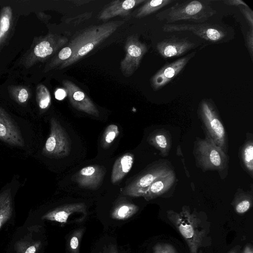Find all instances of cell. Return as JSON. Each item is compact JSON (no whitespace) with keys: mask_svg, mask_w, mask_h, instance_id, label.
Masks as SVG:
<instances>
[{"mask_svg":"<svg viewBox=\"0 0 253 253\" xmlns=\"http://www.w3.org/2000/svg\"><path fill=\"white\" fill-rule=\"evenodd\" d=\"M124 23V21H111L82 30L61 48L55 59L54 64H61L60 69L75 64Z\"/></svg>","mask_w":253,"mask_h":253,"instance_id":"cell-1","label":"cell"},{"mask_svg":"<svg viewBox=\"0 0 253 253\" xmlns=\"http://www.w3.org/2000/svg\"><path fill=\"white\" fill-rule=\"evenodd\" d=\"M211 0H178L169 7L159 12L157 19L171 24L185 20L201 23L216 13L211 6Z\"/></svg>","mask_w":253,"mask_h":253,"instance_id":"cell-2","label":"cell"},{"mask_svg":"<svg viewBox=\"0 0 253 253\" xmlns=\"http://www.w3.org/2000/svg\"><path fill=\"white\" fill-rule=\"evenodd\" d=\"M167 217L186 241L190 253H198L206 232L201 228L198 217L184 207L179 212L172 210L167 211Z\"/></svg>","mask_w":253,"mask_h":253,"instance_id":"cell-3","label":"cell"},{"mask_svg":"<svg viewBox=\"0 0 253 253\" xmlns=\"http://www.w3.org/2000/svg\"><path fill=\"white\" fill-rule=\"evenodd\" d=\"M194 155L197 164L205 170H216L221 173L228 167L225 153L207 135L205 139L196 140Z\"/></svg>","mask_w":253,"mask_h":253,"instance_id":"cell-4","label":"cell"},{"mask_svg":"<svg viewBox=\"0 0 253 253\" xmlns=\"http://www.w3.org/2000/svg\"><path fill=\"white\" fill-rule=\"evenodd\" d=\"M173 172L172 168L168 162L164 160L158 162L126 186L123 193L130 197H142L155 181Z\"/></svg>","mask_w":253,"mask_h":253,"instance_id":"cell-5","label":"cell"},{"mask_svg":"<svg viewBox=\"0 0 253 253\" xmlns=\"http://www.w3.org/2000/svg\"><path fill=\"white\" fill-rule=\"evenodd\" d=\"M199 113L206 126V134L225 153L227 150L225 131L212 103L207 100H203L199 105Z\"/></svg>","mask_w":253,"mask_h":253,"instance_id":"cell-6","label":"cell"},{"mask_svg":"<svg viewBox=\"0 0 253 253\" xmlns=\"http://www.w3.org/2000/svg\"><path fill=\"white\" fill-rule=\"evenodd\" d=\"M50 133L42 149V154L52 158L68 156L71 149V140L58 121L52 118L50 121Z\"/></svg>","mask_w":253,"mask_h":253,"instance_id":"cell-7","label":"cell"},{"mask_svg":"<svg viewBox=\"0 0 253 253\" xmlns=\"http://www.w3.org/2000/svg\"><path fill=\"white\" fill-rule=\"evenodd\" d=\"M163 30L166 32L189 31L212 43L220 42L227 36L225 28L208 23L166 24L163 26Z\"/></svg>","mask_w":253,"mask_h":253,"instance_id":"cell-8","label":"cell"},{"mask_svg":"<svg viewBox=\"0 0 253 253\" xmlns=\"http://www.w3.org/2000/svg\"><path fill=\"white\" fill-rule=\"evenodd\" d=\"M125 49L126 54L120 62V70L125 77H129L139 67L143 56L147 51V47L136 36L131 35L127 38Z\"/></svg>","mask_w":253,"mask_h":253,"instance_id":"cell-9","label":"cell"},{"mask_svg":"<svg viewBox=\"0 0 253 253\" xmlns=\"http://www.w3.org/2000/svg\"><path fill=\"white\" fill-rule=\"evenodd\" d=\"M195 53V51H193L163 66L151 79V84L153 89L159 90L168 84L182 70Z\"/></svg>","mask_w":253,"mask_h":253,"instance_id":"cell-10","label":"cell"},{"mask_svg":"<svg viewBox=\"0 0 253 253\" xmlns=\"http://www.w3.org/2000/svg\"><path fill=\"white\" fill-rule=\"evenodd\" d=\"M62 84L72 105L87 114L98 117L99 112L91 100L72 82L64 80Z\"/></svg>","mask_w":253,"mask_h":253,"instance_id":"cell-11","label":"cell"},{"mask_svg":"<svg viewBox=\"0 0 253 253\" xmlns=\"http://www.w3.org/2000/svg\"><path fill=\"white\" fill-rule=\"evenodd\" d=\"M106 173L103 166L92 165L85 167L73 176V180L83 188L96 190L101 185Z\"/></svg>","mask_w":253,"mask_h":253,"instance_id":"cell-12","label":"cell"},{"mask_svg":"<svg viewBox=\"0 0 253 253\" xmlns=\"http://www.w3.org/2000/svg\"><path fill=\"white\" fill-rule=\"evenodd\" d=\"M0 140L15 146L24 147L25 142L16 123L0 107Z\"/></svg>","mask_w":253,"mask_h":253,"instance_id":"cell-13","label":"cell"},{"mask_svg":"<svg viewBox=\"0 0 253 253\" xmlns=\"http://www.w3.org/2000/svg\"><path fill=\"white\" fill-rule=\"evenodd\" d=\"M77 214L86 215V206L84 203L62 205L50 211L42 216V219L57 222L62 225L74 222L73 215Z\"/></svg>","mask_w":253,"mask_h":253,"instance_id":"cell-14","label":"cell"},{"mask_svg":"<svg viewBox=\"0 0 253 253\" xmlns=\"http://www.w3.org/2000/svg\"><path fill=\"white\" fill-rule=\"evenodd\" d=\"M197 45L186 38H169L159 42L156 49L163 57L168 58L183 55Z\"/></svg>","mask_w":253,"mask_h":253,"instance_id":"cell-15","label":"cell"},{"mask_svg":"<svg viewBox=\"0 0 253 253\" xmlns=\"http://www.w3.org/2000/svg\"><path fill=\"white\" fill-rule=\"evenodd\" d=\"M146 0H115L110 2L100 12L98 18L106 21L116 16L128 18L132 9Z\"/></svg>","mask_w":253,"mask_h":253,"instance_id":"cell-16","label":"cell"},{"mask_svg":"<svg viewBox=\"0 0 253 253\" xmlns=\"http://www.w3.org/2000/svg\"><path fill=\"white\" fill-rule=\"evenodd\" d=\"M175 181L174 172L155 181L144 193L142 196L146 200L155 199L166 193Z\"/></svg>","mask_w":253,"mask_h":253,"instance_id":"cell-17","label":"cell"},{"mask_svg":"<svg viewBox=\"0 0 253 253\" xmlns=\"http://www.w3.org/2000/svg\"><path fill=\"white\" fill-rule=\"evenodd\" d=\"M134 162L132 154L127 153L115 161L112 171L111 182L115 184L121 181L130 171Z\"/></svg>","mask_w":253,"mask_h":253,"instance_id":"cell-18","label":"cell"},{"mask_svg":"<svg viewBox=\"0 0 253 253\" xmlns=\"http://www.w3.org/2000/svg\"><path fill=\"white\" fill-rule=\"evenodd\" d=\"M173 0H146L133 13V17L141 18L154 13L170 3Z\"/></svg>","mask_w":253,"mask_h":253,"instance_id":"cell-19","label":"cell"},{"mask_svg":"<svg viewBox=\"0 0 253 253\" xmlns=\"http://www.w3.org/2000/svg\"><path fill=\"white\" fill-rule=\"evenodd\" d=\"M138 210V207L134 204L123 202L116 205L111 212V216L114 219L126 220L135 214Z\"/></svg>","mask_w":253,"mask_h":253,"instance_id":"cell-20","label":"cell"},{"mask_svg":"<svg viewBox=\"0 0 253 253\" xmlns=\"http://www.w3.org/2000/svg\"><path fill=\"white\" fill-rule=\"evenodd\" d=\"M150 142L158 149L164 156L167 155L170 148L169 137L162 131L153 133L149 139Z\"/></svg>","mask_w":253,"mask_h":253,"instance_id":"cell-21","label":"cell"},{"mask_svg":"<svg viewBox=\"0 0 253 253\" xmlns=\"http://www.w3.org/2000/svg\"><path fill=\"white\" fill-rule=\"evenodd\" d=\"M39 240L21 239L15 244L17 253H38L41 246Z\"/></svg>","mask_w":253,"mask_h":253,"instance_id":"cell-22","label":"cell"},{"mask_svg":"<svg viewBox=\"0 0 253 253\" xmlns=\"http://www.w3.org/2000/svg\"><path fill=\"white\" fill-rule=\"evenodd\" d=\"M253 203L252 196L245 193L236 197L233 202L235 211L238 214H243L251 208Z\"/></svg>","mask_w":253,"mask_h":253,"instance_id":"cell-23","label":"cell"},{"mask_svg":"<svg viewBox=\"0 0 253 253\" xmlns=\"http://www.w3.org/2000/svg\"><path fill=\"white\" fill-rule=\"evenodd\" d=\"M242 158L247 170L252 175L253 170V141H248L244 145Z\"/></svg>","mask_w":253,"mask_h":253,"instance_id":"cell-24","label":"cell"},{"mask_svg":"<svg viewBox=\"0 0 253 253\" xmlns=\"http://www.w3.org/2000/svg\"><path fill=\"white\" fill-rule=\"evenodd\" d=\"M118 126L114 124L109 125L105 129L102 138V147L108 148L119 134Z\"/></svg>","mask_w":253,"mask_h":253,"instance_id":"cell-25","label":"cell"},{"mask_svg":"<svg viewBox=\"0 0 253 253\" xmlns=\"http://www.w3.org/2000/svg\"><path fill=\"white\" fill-rule=\"evenodd\" d=\"M12 211L13 208L10 194L0 210V228L10 218Z\"/></svg>","mask_w":253,"mask_h":253,"instance_id":"cell-26","label":"cell"},{"mask_svg":"<svg viewBox=\"0 0 253 253\" xmlns=\"http://www.w3.org/2000/svg\"><path fill=\"white\" fill-rule=\"evenodd\" d=\"M50 95L47 89L43 85L39 86L37 90V101L42 109L47 108L50 103Z\"/></svg>","mask_w":253,"mask_h":253,"instance_id":"cell-27","label":"cell"},{"mask_svg":"<svg viewBox=\"0 0 253 253\" xmlns=\"http://www.w3.org/2000/svg\"><path fill=\"white\" fill-rule=\"evenodd\" d=\"M84 231V229H79L71 235L69 242V249L71 253H79L80 245Z\"/></svg>","mask_w":253,"mask_h":253,"instance_id":"cell-28","label":"cell"},{"mask_svg":"<svg viewBox=\"0 0 253 253\" xmlns=\"http://www.w3.org/2000/svg\"><path fill=\"white\" fill-rule=\"evenodd\" d=\"M92 14V13L91 12L83 13L75 17L67 18L65 22L67 24H72L74 25H77L89 19L91 17Z\"/></svg>","mask_w":253,"mask_h":253,"instance_id":"cell-29","label":"cell"},{"mask_svg":"<svg viewBox=\"0 0 253 253\" xmlns=\"http://www.w3.org/2000/svg\"><path fill=\"white\" fill-rule=\"evenodd\" d=\"M153 253H177L174 247L167 243H158L153 248Z\"/></svg>","mask_w":253,"mask_h":253,"instance_id":"cell-30","label":"cell"},{"mask_svg":"<svg viewBox=\"0 0 253 253\" xmlns=\"http://www.w3.org/2000/svg\"><path fill=\"white\" fill-rule=\"evenodd\" d=\"M239 8L250 26L253 28V11L249 6H239Z\"/></svg>","mask_w":253,"mask_h":253,"instance_id":"cell-31","label":"cell"},{"mask_svg":"<svg viewBox=\"0 0 253 253\" xmlns=\"http://www.w3.org/2000/svg\"><path fill=\"white\" fill-rule=\"evenodd\" d=\"M9 25V18L7 15H3L0 21V39L8 31Z\"/></svg>","mask_w":253,"mask_h":253,"instance_id":"cell-32","label":"cell"},{"mask_svg":"<svg viewBox=\"0 0 253 253\" xmlns=\"http://www.w3.org/2000/svg\"><path fill=\"white\" fill-rule=\"evenodd\" d=\"M246 42V46L252 59L253 54V29H250L247 33Z\"/></svg>","mask_w":253,"mask_h":253,"instance_id":"cell-33","label":"cell"},{"mask_svg":"<svg viewBox=\"0 0 253 253\" xmlns=\"http://www.w3.org/2000/svg\"><path fill=\"white\" fill-rule=\"evenodd\" d=\"M223 2L226 5L230 6H248V5L241 0H225Z\"/></svg>","mask_w":253,"mask_h":253,"instance_id":"cell-34","label":"cell"},{"mask_svg":"<svg viewBox=\"0 0 253 253\" xmlns=\"http://www.w3.org/2000/svg\"><path fill=\"white\" fill-rule=\"evenodd\" d=\"M28 93L26 89L22 88L19 91L18 99L21 103L25 102L28 99Z\"/></svg>","mask_w":253,"mask_h":253,"instance_id":"cell-35","label":"cell"},{"mask_svg":"<svg viewBox=\"0 0 253 253\" xmlns=\"http://www.w3.org/2000/svg\"><path fill=\"white\" fill-rule=\"evenodd\" d=\"M101 253H119L116 246L110 244L105 247Z\"/></svg>","mask_w":253,"mask_h":253,"instance_id":"cell-36","label":"cell"},{"mask_svg":"<svg viewBox=\"0 0 253 253\" xmlns=\"http://www.w3.org/2000/svg\"><path fill=\"white\" fill-rule=\"evenodd\" d=\"M10 194V190L7 189L0 194V210L2 206L5 199Z\"/></svg>","mask_w":253,"mask_h":253,"instance_id":"cell-37","label":"cell"},{"mask_svg":"<svg viewBox=\"0 0 253 253\" xmlns=\"http://www.w3.org/2000/svg\"><path fill=\"white\" fill-rule=\"evenodd\" d=\"M66 91L62 89H58L56 90L55 93V97L58 100H62L66 95Z\"/></svg>","mask_w":253,"mask_h":253,"instance_id":"cell-38","label":"cell"},{"mask_svg":"<svg viewBox=\"0 0 253 253\" xmlns=\"http://www.w3.org/2000/svg\"><path fill=\"white\" fill-rule=\"evenodd\" d=\"M242 253H253V248L251 244H247L244 248Z\"/></svg>","mask_w":253,"mask_h":253,"instance_id":"cell-39","label":"cell"},{"mask_svg":"<svg viewBox=\"0 0 253 253\" xmlns=\"http://www.w3.org/2000/svg\"><path fill=\"white\" fill-rule=\"evenodd\" d=\"M72 1L73 2H74L75 4H76V5H80L81 4L89 3L91 1L90 0H74V1Z\"/></svg>","mask_w":253,"mask_h":253,"instance_id":"cell-40","label":"cell"},{"mask_svg":"<svg viewBox=\"0 0 253 253\" xmlns=\"http://www.w3.org/2000/svg\"><path fill=\"white\" fill-rule=\"evenodd\" d=\"M228 253H239V247L236 246L234 249H232Z\"/></svg>","mask_w":253,"mask_h":253,"instance_id":"cell-41","label":"cell"}]
</instances>
